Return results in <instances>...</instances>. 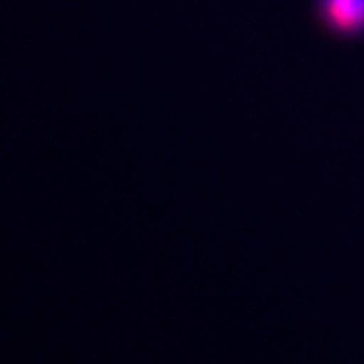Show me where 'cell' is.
Segmentation results:
<instances>
[{"label": "cell", "mask_w": 364, "mask_h": 364, "mask_svg": "<svg viewBox=\"0 0 364 364\" xmlns=\"http://www.w3.org/2000/svg\"><path fill=\"white\" fill-rule=\"evenodd\" d=\"M317 14L332 33L343 36L364 33V0H317Z\"/></svg>", "instance_id": "obj_1"}]
</instances>
